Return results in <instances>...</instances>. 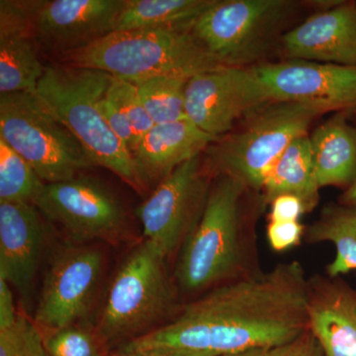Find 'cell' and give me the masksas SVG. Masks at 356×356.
Masks as SVG:
<instances>
[{
    "mask_svg": "<svg viewBox=\"0 0 356 356\" xmlns=\"http://www.w3.org/2000/svg\"><path fill=\"white\" fill-rule=\"evenodd\" d=\"M308 280L295 261L229 281L191 300L165 325L118 350L219 356L289 343L309 330Z\"/></svg>",
    "mask_w": 356,
    "mask_h": 356,
    "instance_id": "cell-1",
    "label": "cell"
},
{
    "mask_svg": "<svg viewBox=\"0 0 356 356\" xmlns=\"http://www.w3.org/2000/svg\"><path fill=\"white\" fill-rule=\"evenodd\" d=\"M243 182L220 175L210 189L197 226L180 248L173 280L187 295H202L213 288L261 270L254 266V242L243 232L241 199Z\"/></svg>",
    "mask_w": 356,
    "mask_h": 356,
    "instance_id": "cell-2",
    "label": "cell"
},
{
    "mask_svg": "<svg viewBox=\"0 0 356 356\" xmlns=\"http://www.w3.org/2000/svg\"><path fill=\"white\" fill-rule=\"evenodd\" d=\"M111 81V74L102 70L58 63L44 67L35 92L74 134L95 166L107 168L142 194L147 188L132 154L102 114Z\"/></svg>",
    "mask_w": 356,
    "mask_h": 356,
    "instance_id": "cell-3",
    "label": "cell"
},
{
    "mask_svg": "<svg viewBox=\"0 0 356 356\" xmlns=\"http://www.w3.org/2000/svg\"><path fill=\"white\" fill-rule=\"evenodd\" d=\"M60 64L102 70L133 84L159 76L191 77L224 67L191 32L130 30L112 32L86 48L58 57Z\"/></svg>",
    "mask_w": 356,
    "mask_h": 356,
    "instance_id": "cell-4",
    "label": "cell"
},
{
    "mask_svg": "<svg viewBox=\"0 0 356 356\" xmlns=\"http://www.w3.org/2000/svg\"><path fill=\"white\" fill-rule=\"evenodd\" d=\"M165 259L153 243L145 241L117 269L95 325L108 350L154 331L177 314Z\"/></svg>",
    "mask_w": 356,
    "mask_h": 356,
    "instance_id": "cell-5",
    "label": "cell"
},
{
    "mask_svg": "<svg viewBox=\"0 0 356 356\" xmlns=\"http://www.w3.org/2000/svg\"><path fill=\"white\" fill-rule=\"evenodd\" d=\"M327 111L311 103L270 102L248 117L240 132L208 147L220 175L261 191L267 175L287 147L307 135L312 122Z\"/></svg>",
    "mask_w": 356,
    "mask_h": 356,
    "instance_id": "cell-6",
    "label": "cell"
},
{
    "mask_svg": "<svg viewBox=\"0 0 356 356\" xmlns=\"http://www.w3.org/2000/svg\"><path fill=\"white\" fill-rule=\"evenodd\" d=\"M0 137L44 184L72 179L95 166L74 134L36 92L0 95Z\"/></svg>",
    "mask_w": 356,
    "mask_h": 356,
    "instance_id": "cell-7",
    "label": "cell"
},
{
    "mask_svg": "<svg viewBox=\"0 0 356 356\" xmlns=\"http://www.w3.org/2000/svg\"><path fill=\"white\" fill-rule=\"evenodd\" d=\"M292 7L287 0H214L191 35L220 64L245 67L266 53Z\"/></svg>",
    "mask_w": 356,
    "mask_h": 356,
    "instance_id": "cell-8",
    "label": "cell"
},
{
    "mask_svg": "<svg viewBox=\"0 0 356 356\" xmlns=\"http://www.w3.org/2000/svg\"><path fill=\"white\" fill-rule=\"evenodd\" d=\"M34 205L76 242L115 243L128 236L129 219L123 204L95 178L81 175L46 184Z\"/></svg>",
    "mask_w": 356,
    "mask_h": 356,
    "instance_id": "cell-9",
    "label": "cell"
},
{
    "mask_svg": "<svg viewBox=\"0 0 356 356\" xmlns=\"http://www.w3.org/2000/svg\"><path fill=\"white\" fill-rule=\"evenodd\" d=\"M210 189L200 156L175 168L135 210L145 241L165 259L179 252L202 217Z\"/></svg>",
    "mask_w": 356,
    "mask_h": 356,
    "instance_id": "cell-10",
    "label": "cell"
},
{
    "mask_svg": "<svg viewBox=\"0 0 356 356\" xmlns=\"http://www.w3.org/2000/svg\"><path fill=\"white\" fill-rule=\"evenodd\" d=\"M104 259L99 248L69 245L53 255L40 292L35 323L54 331L79 324L97 296Z\"/></svg>",
    "mask_w": 356,
    "mask_h": 356,
    "instance_id": "cell-11",
    "label": "cell"
},
{
    "mask_svg": "<svg viewBox=\"0 0 356 356\" xmlns=\"http://www.w3.org/2000/svg\"><path fill=\"white\" fill-rule=\"evenodd\" d=\"M270 102L252 67L224 65L201 72L185 88L187 119L216 139Z\"/></svg>",
    "mask_w": 356,
    "mask_h": 356,
    "instance_id": "cell-12",
    "label": "cell"
},
{
    "mask_svg": "<svg viewBox=\"0 0 356 356\" xmlns=\"http://www.w3.org/2000/svg\"><path fill=\"white\" fill-rule=\"evenodd\" d=\"M24 2L38 47L60 57L113 32L115 17L123 0Z\"/></svg>",
    "mask_w": 356,
    "mask_h": 356,
    "instance_id": "cell-13",
    "label": "cell"
},
{
    "mask_svg": "<svg viewBox=\"0 0 356 356\" xmlns=\"http://www.w3.org/2000/svg\"><path fill=\"white\" fill-rule=\"evenodd\" d=\"M252 67L271 102L311 103L327 111L356 106V67L289 60Z\"/></svg>",
    "mask_w": 356,
    "mask_h": 356,
    "instance_id": "cell-14",
    "label": "cell"
},
{
    "mask_svg": "<svg viewBox=\"0 0 356 356\" xmlns=\"http://www.w3.org/2000/svg\"><path fill=\"white\" fill-rule=\"evenodd\" d=\"M43 214L29 203L0 202V278L29 300L47 238Z\"/></svg>",
    "mask_w": 356,
    "mask_h": 356,
    "instance_id": "cell-15",
    "label": "cell"
},
{
    "mask_svg": "<svg viewBox=\"0 0 356 356\" xmlns=\"http://www.w3.org/2000/svg\"><path fill=\"white\" fill-rule=\"evenodd\" d=\"M308 318L325 356H356V285L343 276L309 277Z\"/></svg>",
    "mask_w": 356,
    "mask_h": 356,
    "instance_id": "cell-16",
    "label": "cell"
},
{
    "mask_svg": "<svg viewBox=\"0 0 356 356\" xmlns=\"http://www.w3.org/2000/svg\"><path fill=\"white\" fill-rule=\"evenodd\" d=\"M282 44L290 60L356 67V3L311 16L287 32Z\"/></svg>",
    "mask_w": 356,
    "mask_h": 356,
    "instance_id": "cell-17",
    "label": "cell"
},
{
    "mask_svg": "<svg viewBox=\"0 0 356 356\" xmlns=\"http://www.w3.org/2000/svg\"><path fill=\"white\" fill-rule=\"evenodd\" d=\"M24 1H0V95L35 92L44 65Z\"/></svg>",
    "mask_w": 356,
    "mask_h": 356,
    "instance_id": "cell-18",
    "label": "cell"
},
{
    "mask_svg": "<svg viewBox=\"0 0 356 356\" xmlns=\"http://www.w3.org/2000/svg\"><path fill=\"white\" fill-rule=\"evenodd\" d=\"M188 119L154 125L132 153L145 187L158 185L182 163L200 156L216 140Z\"/></svg>",
    "mask_w": 356,
    "mask_h": 356,
    "instance_id": "cell-19",
    "label": "cell"
},
{
    "mask_svg": "<svg viewBox=\"0 0 356 356\" xmlns=\"http://www.w3.org/2000/svg\"><path fill=\"white\" fill-rule=\"evenodd\" d=\"M309 138L320 188H348L356 179V129L343 116H336Z\"/></svg>",
    "mask_w": 356,
    "mask_h": 356,
    "instance_id": "cell-20",
    "label": "cell"
},
{
    "mask_svg": "<svg viewBox=\"0 0 356 356\" xmlns=\"http://www.w3.org/2000/svg\"><path fill=\"white\" fill-rule=\"evenodd\" d=\"M214 0H123L113 32L177 30L191 32Z\"/></svg>",
    "mask_w": 356,
    "mask_h": 356,
    "instance_id": "cell-21",
    "label": "cell"
},
{
    "mask_svg": "<svg viewBox=\"0 0 356 356\" xmlns=\"http://www.w3.org/2000/svg\"><path fill=\"white\" fill-rule=\"evenodd\" d=\"M318 186L310 138L308 135L294 140L271 168L261 191L270 203L274 198L284 194L298 197L311 212L318 202Z\"/></svg>",
    "mask_w": 356,
    "mask_h": 356,
    "instance_id": "cell-22",
    "label": "cell"
},
{
    "mask_svg": "<svg viewBox=\"0 0 356 356\" xmlns=\"http://www.w3.org/2000/svg\"><path fill=\"white\" fill-rule=\"evenodd\" d=\"M305 236L308 243L334 245L336 255L325 268L327 275L337 277L356 270V205L327 206Z\"/></svg>",
    "mask_w": 356,
    "mask_h": 356,
    "instance_id": "cell-23",
    "label": "cell"
},
{
    "mask_svg": "<svg viewBox=\"0 0 356 356\" xmlns=\"http://www.w3.org/2000/svg\"><path fill=\"white\" fill-rule=\"evenodd\" d=\"M188 77L159 76L135 84L154 125L187 119L185 88Z\"/></svg>",
    "mask_w": 356,
    "mask_h": 356,
    "instance_id": "cell-24",
    "label": "cell"
},
{
    "mask_svg": "<svg viewBox=\"0 0 356 356\" xmlns=\"http://www.w3.org/2000/svg\"><path fill=\"white\" fill-rule=\"evenodd\" d=\"M44 184L32 165L0 137V202L34 205Z\"/></svg>",
    "mask_w": 356,
    "mask_h": 356,
    "instance_id": "cell-25",
    "label": "cell"
},
{
    "mask_svg": "<svg viewBox=\"0 0 356 356\" xmlns=\"http://www.w3.org/2000/svg\"><path fill=\"white\" fill-rule=\"evenodd\" d=\"M44 341L50 356H110L95 327L76 324L48 331Z\"/></svg>",
    "mask_w": 356,
    "mask_h": 356,
    "instance_id": "cell-26",
    "label": "cell"
},
{
    "mask_svg": "<svg viewBox=\"0 0 356 356\" xmlns=\"http://www.w3.org/2000/svg\"><path fill=\"white\" fill-rule=\"evenodd\" d=\"M0 356H50L36 323L18 315L15 323L0 330Z\"/></svg>",
    "mask_w": 356,
    "mask_h": 356,
    "instance_id": "cell-27",
    "label": "cell"
},
{
    "mask_svg": "<svg viewBox=\"0 0 356 356\" xmlns=\"http://www.w3.org/2000/svg\"><path fill=\"white\" fill-rule=\"evenodd\" d=\"M109 92L120 104L132 126L134 137H135L134 152L142 138L154 127V122L145 109L139 91L135 84L112 76Z\"/></svg>",
    "mask_w": 356,
    "mask_h": 356,
    "instance_id": "cell-28",
    "label": "cell"
},
{
    "mask_svg": "<svg viewBox=\"0 0 356 356\" xmlns=\"http://www.w3.org/2000/svg\"><path fill=\"white\" fill-rule=\"evenodd\" d=\"M102 111L109 127L132 154L134 147H135V137H134L132 126H131L130 121L128 120L120 104L109 92V89L105 97L103 98Z\"/></svg>",
    "mask_w": 356,
    "mask_h": 356,
    "instance_id": "cell-29",
    "label": "cell"
},
{
    "mask_svg": "<svg viewBox=\"0 0 356 356\" xmlns=\"http://www.w3.org/2000/svg\"><path fill=\"white\" fill-rule=\"evenodd\" d=\"M306 229L299 221H269L267 226V241L275 252H285L296 247L305 236Z\"/></svg>",
    "mask_w": 356,
    "mask_h": 356,
    "instance_id": "cell-30",
    "label": "cell"
},
{
    "mask_svg": "<svg viewBox=\"0 0 356 356\" xmlns=\"http://www.w3.org/2000/svg\"><path fill=\"white\" fill-rule=\"evenodd\" d=\"M264 356H325L310 330L289 343L269 348Z\"/></svg>",
    "mask_w": 356,
    "mask_h": 356,
    "instance_id": "cell-31",
    "label": "cell"
},
{
    "mask_svg": "<svg viewBox=\"0 0 356 356\" xmlns=\"http://www.w3.org/2000/svg\"><path fill=\"white\" fill-rule=\"evenodd\" d=\"M269 221H299L300 217L306 213L305 206L298 197L289 194L278 196L270 203Z\"/></svg>",
    "mask_w": 356,
    "mask_h": 356,
    "instance_id": "cell-32",
    "label": "cell"
},
{
    "mask_svg": "<svg viewBox=\"0 0 356 356\" xmlns=\"http://www.w3.org/2000/svg\"><path fill=\"white\" fill-rule=\"evenodd\" d=\"M19 314L14 305L13 291L10 284L0 278V330L6 329L15 323Z\"/></svg>",
    "mask_w": 356,
    "mask_h": 356,
    "instance_id": "cell-33",
    "label": "cell"
},
{
    "mask_svg": "<svg viewBox=\"0 0 356 356\" xmlns=\"http://www.w3.org/2000/svg\"><path fill=\"white\" fill-rule=\"evenodd\" d=\"M110 356H211L168 350H117Z\"/></svg>",
    "mask_w": 356,
    "mask_h": 356,
    "instance_id": "cell-34",
    "label": "cell"
},
{
    "mask_svg": "<svg viewBox=\"0 0 356 356\" xmlns=\"http://www.w3.org/2000/svg\"><path fill=\"white\" fill-rule=\"evenodd\" d=\"M341 204L346 205H356V179L341 196Z\"/></svg>",
    "mask_w": 356,
    "mask_h": 356,
    "instance_id": "cell-35",
    "label": "cell"
},
{
    "mask_svg": "<svg viewBox=\"0 0 356 356\" xmlns=\"http://www.w3.org/2000/svg\"><path fill=\"white\" fill-rule=\"evenodd\" d=\"M266 350H261V348H257V350L245 351V353H232V355H224L219 356H264Z\"/></svg>",
    "mask_w": 356,
    "mask_h": 356,
    "instance_id": "cell-36",
    "label": "cell"
}]
</instances>
